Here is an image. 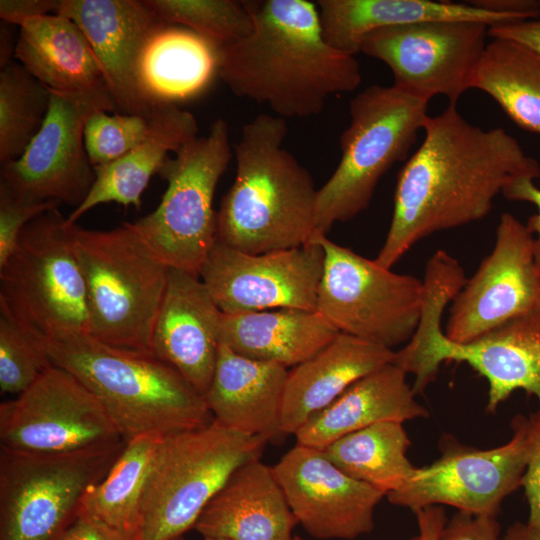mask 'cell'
<instances>
[{
	"label": "cell",
	"instance_id": "cell-1",
	"mask_svg": "<svg viewBox=\"0 0 540 540\" xmlns=\"http://www.w3.org/2000/svg\"><path fill=\"white\" fill-rule=\"evenodd\" d=\"M424 138L401 168L386 239L375 261L391 269L415 244L486 217L518 178L540 179V164L505 129L467 121L457 104L428 116Z\"/></svg>",
	"mask_w": 540,
	"mask_h": 540
},
{
	"label": "cell",
	"instance_id": "cell-2",
	"mask_svg": "<svg viewBox=\"0 0 540 540\" xmlns=\"http://www.w3.org/2000/svg\"><path fill=\"white\" fill-rule=\"evenodd\" d=\"M251 32L219 47L218 76L238 97L283 119L319 114L327 99L361 83L355 56L325 40L316 3L247 1Z\"/></svg>",
	"mask_w": 540,
	"mask_h": 540
},
{
	"label": "cell",
	"instance_id": "cell-3",
	"mask_svg": "<svg viewBox=\"0 0 540 540\" xmlns=\"http://www.w3.org/2000/svg\"><path fill=\"white\" fill-rule=\"evenodd\" d=\"M286 120L266 113L242 127L233 146L234 182L217 211V241L250 254L297 248L315 233L318 189L283 147Z\"/></svg>",
	"mask_w": 540,
	"mask_h": 540
},
{
	"label": "cell",
	"instance_id": "cell-4",
	"mask_svg": "<svg viewBox=\"0 0 540 540\" xmlns=\"http://www.w3.org/2000/svg\"><path fill=\"white\" fill-rule=\"evenodd\" d=\"M54 365L101 402L122 440L167 436L209 424L204 396L152 354L114 347L88 334L47 340Z\"/></svg>",
	"mask_w": 540,
	"mask_h": 540
},
{
	"label": "cell",
	"instance_id": "cell-5",
	"mask_svg": "<svg viewBox=\"0 0 540 540\" xmlns=\"http://www.w3.org/2000/svg\"><path fill=\"white\" fill-rule=\"evenodd\" d=\"M86 287L89 334L105 344L152 354V334L169 268L127 222L110 230L73 227Z\"/></svg>",
	"mask_w": 540,
	"mask_h": 540
},
{
	"label": "cell",
	"instance_id": "cell-6",
	"mask_svg": "<svg viewBox=\"0 0 540 540\" xmlns=\"http://www.w3.org/2000/svg\"><path fill=\"white\" fill-rule=\"evenodd\" d=\"M428 103L379 84L351 99L350 123L339 139L340 161L317 192L315 232L327 234L369 206L383 175L407 159L429 116Z\"/></svg>",
	"mask_w": 540,
	"mask_h": 540
},
{
	"label": "cell",
	"instance_id": "cell-7",
	"mask_svg": "<svg viewBox=\"0 0 540 540\" xmlns=\"http://www.w3.org/2000/svg\"><path fill=\"white\" fill-rule=\"evenodd\" d=\"M266 443L214 419L163 438L144 487L136 540H171L194 528L234 471L260 458Z\"/></svg>",
	"mask_w": 540,
	"mask_h": 540
},
{
	"label": "cell",
	"instance_id": "cell-8",
	"mask_svg": "<svg viewBox=\"0 0 540 540\" xmlns=\"http://www.w3.org/2000/svg\"><path fill=\"white\" fill-rule=\"evenodd\" d=\"M232 156L228 124L217 118L208 135L194 138L165 160L158 175L167 188L157 208L127 222L168 268L199 276L217 241L214 195Z\"/></svg>",
	"mask_w": 540,
	"mask_h": 540
},
{
	"label": "cell",
	"instance_id": "cell-9",
	"mask_svg": "<svg viewBox=\"0 0 540 540\" xmlns=\"http://www.w3.org/2000/svg\"><path fill=\"white\" fill-rule=\"evenodd\" d=\"M75 224L58 208L35 218L0 267V308L47 340L89 334L86 287L73 247Z\"/></svg>",
	"mask_w": 540,
	"mask_h": 540
},
{
	"label": "cell",
	"instance_id": "cell-10",
	"mask_svg": "<svg viewBox=\"0 0 540 540\" xmlns=\"http://www.w3.org/2000/svg\"><path fill=\"white\" fill-rule=\"evenodd\" d=\"M446 306L441 296L425 297L416 332L395 351L393 363L415 376L414 393L425 390L441 363L456 361L467 363L486 379L489 412L519 389L540 403V306L462 344L449 340L441 328Z\"/></svg>",
	"mask_w": 540,
	"mask_h": 540
},
{
	"label": "cell",
	"instance_id": "cell-11",
	"mask_svg": "<svg viewBox=\"0 0 540 540\" xmlns=\"http://www.w3.org/2000/svg\"><path fill=\"white\" fill-rule=\"evenodd\" d=\"M124 447L56 454L0 447V540H59Z\"/></svg>",
	"mask_w": 540,
	"mask_h": 540
},
{
	"label": "cell",
	"instance_id": "cell-12",
	"mask_svg": "<svg viewBox=\"0 0 540 540\" xmlns=\"http://www.w3.org/2000/svg\"><path fill=\"white\" fill-rule=\"evenodd\" d=\"M324 251L316 311L336 330L393 350L420 322L423 280L399 274L315 232Z\"/></svg>",
	"mask_w": 540,
	"mask_h": 540
},
{
	"label": "cell",
	"instance_id": "cell-13",
	"mask_svg": "<svg viewBox=\"0 0 540 540\" xmlns=\"http://www.w3.org/2000/svg\"><path fill=\"white\" fill-rule=\"evenodd\" d=\"M511 426L510 440L491 449L442 438L441 457L417 468L401 488L386 495L388 501L413 512L448 505L475 516L497 517L503 500L522 486L529 455V417L518 414Z\"/></svg>",
	"mask_w": 540,
	"mask_h": 540
},
{
	"label": "cell",
	"instance_id": "cell-14",
	"mask_svg": "<svg viewBox=\"0 0 540 540\" xmlns=\"http://www.w3.org/2000/svg\"><path fill=\"white\" fill-rule=\"evenodd\" d=\"M489 27L466 20L386 27L366 36L360 53L385 63L399 90L428 102L442 95L449 104H457L472 89Z\"/></svg>",
	"mask_w": 540,
	"mask_h": 540
},
{
	"label": "cell",
	"instance_id": "cell-15",
	"mask_svg": "<svg viewBox=\"0 0 540 540\" xmlns=\"http://www.w3.org/2000/svg\"><path fill=\"white\" fill-rule=\"evenodd\" d=\"M119 442L124 441L98 398L54 364L0 404L1 447L56 454Z\"/></svg>",
	"mask_w": 540,
	"mask_h": 540
},
{
	"label": "cell",
	"instance_id": "cell-16",
	"mask_svg": "<svg viewBox=\"0 0 540 540\" xmlns=\"http://www.w3.org/2000/svg\"><path fill=\"white\" fill-rule=\"evenodd\" d=\"M97 110L118 112L109 97L50 89L41 129L18 159L1 165V181L26 199L77 208L96 179L84 145V126Z\"/></svg>",
	"mask_w": 540,
	"mask_h": 540
},
{
	"label": "cell",
	"instance_id": "cell-17",
	"mask_svg": "<svg viewBox=\"0 0 540 540\" xmlns=\"http://www.w3.org/2000/svg\"><path fill=\"white\" fill-rule=\"evenodd\" d=\"M324 251L316 242L250 254L218 241L199 277L224 314L300 309L316 311Z\"/></svg>",
	"mask_w": 540,
	"mask_h": 540
},
{
	"label": "cell",
	"instance_id": "cell-18",
	"mask_svg": "<svg viewBox=\"0 0 540 540\" xmlns=\"http://www.w3.org/2000/svg\"><path fill=\"white\" fill-rule=\"evenodd\" d=\"M540 306L534 237L511 213L500 215L492 251L452 300L444 330L468 343Z\"/></svg>",
	"mask_w": 540,
	"mask_h": 540
},
{
	"label": "cell",
	"instance_id": "cell-19",
	"mask_svg": "<svg viewBox=\"0 0 540 540\" xmlns=\"http://www.w3.org/2000/svg\"><path fill=\"white\" fill-rule=\"evenodd\" d=\"M298 523L318 539H354L374 529L385 496L335 466L323 450L297 444L273 466Z\"/></svg>",
	"mask_w": 540,
	"mask_h": 540
},
{
	"label": "cell",
	"instance_id": "cell-20",
	"mask_svg": "<svg viewBox=\"0 0 540 540\" xmlns=\"http://www.w3.org/2000/svg\"><path fill=\"white\" fill-rule=\"evenodd\" d=\"M56 13L74 21L98 60L119 113L149 116L137 80L141 51L164 23L146 0H61Z\"/></svg>",
	"mask_w": 540,
	"mask_h": 540
},
{
	"label": "cell",
	"instance_id": "cell-21",
	"mask_svg": "<svg viewBox=\"0 0 540 540\" xmlns=\"http://www.w3.org/2000/svg\"><path fill=\"white\" fill-rule=\"evenodd\" d=\"M222 314L199 276L169 268L152 353L203 396L215 370Z\"/></svg>",
	"mask_w": 540,
	"mask_h": 540
},
{
	"label": "cell",
	"instance_id": "cell-22",
	"mask_svg": "<svg viewBox=\"0 0 540 540\" xmlns=\"http://www.w3.org/2000/svg\"><path fill=\"white\" fill-rule=\"evenodd\" d=\"M287 376L282 365L239 355L220 344L204 399L213 419L222 426L277 443L286 435L281 409Z\"/></svg>",
	"mask_w": 540,
	"mask_h": 540
},
{
	"label": "cell",
	"instance_id": "cell-23",
	"mask_svg": "<svg viewBox=\"0 0 540 540\" xmlns=\"http://www.w3.org/2000/svg\"><path fill=\"white\" fill-rule=\"evenodd\" d=\"M298 521L273 467L251 460L234 471L194 525L204 537L293 540Z\"/></svg>",
	"mask_w": 540,
	"mask_h": 540
},
{
	"label": "cell",
	"instance_id": "cell-24",
	"mask_svg": "<svg viewBox=\"0 0 540 540\" xmlns=\"http://www.w3.org/2000/svg\"><path fill=\"white\" fill-rule=\"evenodd\" d=\"M394 356L391 349L339 332L317 353L288 371L281 409L283 432L295 434L353 383L393 363Z\"/></svg>",
	"mask_w": 540,
	"mask_h": 540
},
{
	"label": "cell",
	"instance_id": "cell-25",
	"mask_svg": "<svg viewBox=\"0 0 540 540\" xmlns=\"http://www.w3.org/2000/svg\"><path fill=\"white\" fill-rule=\"evenodd\" d=\"M406 376L402 368L389 363L359 379L298 429L297 444L324 450L343 436L379 422L428 417Z\"/></svg>",
	"mask_w": 540,
	"mask_h": 540
},
{
	"label": "cell",
	"instance_id": "cell-26",
	"mask_svg": "<svg viewBox=\"0 0 540 540\" xmlns=\"http://www.w3.org/2000/svg\"><path fill=\"white\" fill-rule=\"evenodd\" d=\"M195 116L178 105L154 107L145 138L118 160L94 167L96 179L84 201L67 217L71 224L97 205L115 202L140 209L151 177L165 160L198 137Z\"/></svg>",
	"mask_w": 540,
	"mask_h": 540
},
{
	"label": "cell",
	"instance_id": "cell-27",
	"mask_svg": "<svg viewBox=\"0 0 540 540\" xmlns=\"http://www.w3.org/2000/svg\"><path fill=\"white\" fill-rule=\"evenodd\" d=\"M14 57L53 91L113 99L88 39L63 14L26 20L20 26Z\"/></svg>",
	"mask_w": 540,
	"mask_h": 540
},
{
	"label": "cell",
	"instance_id": "cell-28",
	"mask_svg": "<svg viewBox=\"0 0 540 540\" xmlns=\"http://www.w3.org/2000/svg\"><path fill=\"white\" fill-rule=\"evenodd\" d=\"M219 47L192 30L164 22L148 38L137 65L146 103L185 102L198 97L218 75Z\"/></svg>",
	"mask_w": 540,
	"mask_h": 540
},
{
	"label": "cell",
	"instance_id": "cell-29",
	"mask_svg": "<svg viewBox=\"0 0 540 540\" xmlns=\"http://www.w3.org/2000/svg\"><path fill=\"white\" fill-rule=\"evenodd\" d=\"M325 40L349 55L360 53L370 33L391 26L433 20L477 21L495 26L522 21L477 8L468 2L431 0H319L316 2Z\"/></svg>",
	"mask_w": 540,
	"mask_h": 540
},
{
	"label": "cell",
	"instance_id": "cell-30",
	"mask_svg": "<svg viewBox=\"0 0 540 540\" xmlns=\"http://www.w3.org/2000/svg\"><path fill=\"white\" fill-rule=\"evenodd\" d=\"M338 333L317 311L281 308L223 313L220 344L239 355L287 368L313 356Z\"/></svg>",
	"mask_w": 540,
	"mask_h": 540
},
{
	"label": "cell",
	"instance_id": "cell-31",
	"mask_svg": "<svg viewBox=\"0 0 540 540\" xmlns=\"http://www.w3.org/2000/svg\"><path fill=\"white\" fill-rule=\"evenodd\" d=\"M472 89L489 95L520 128L540 135V54L512 40L487 43Z\"/></svg>",
	"mask_w": 540,
	"mask_h": 540
},
{
	"label": "cell",
	"instance_id": "cell-32",
	"mask_svg": "<svg viewBox=\"0 0 540 540\" xmlns=\"http://www.w3.org/2000/svg\"><path fill=\"white\" fill-rule=\"evenodd\" d=\"M410 445L402 422L383 421L345 435L323 451L345 474L386 496L417 469L407 457Z\"/></svg>",
	"mask_w": 540,
	"mask_h": 540
},
{
	"label": "cell",
	"instance_id": "cell-33",
	"mask_svg": "<svg viewBox=\"0 0 540 540\" xmlns=\"http://www.w3.org/2000/svg\"><path fill=\"white\" fill-rule=\"evenodd\" d=\"M162 439L145 435L125 443L106 476L86 491L77 514L137 537L144 487Z\"/></svg>",
	"mask_w": 540,
	"mask_h": 540
},
{
	"label": "cell",
	"instance_id": "cell-34",
	"mask_svg": "<svg viewBox=\"0 0 540 540\" xmlns=\"http://www.w3.org/2000/svg\"><path fill=\"white\" fill-rule=\"evenodd\" d=\"M50 104V89L21 64L0 72V163L18 159L41 129Z\"/></svg>",
	"mask_w": 540,
	"mask_h": 540
},
{
	"label": "cell",
	"instance_id": "cell-35",
	"mask_svg": "<svg viewBox=\"0 0 540 540\" xmlns=\"http://www.w3.org/2000/svg\"><path fill=\"white\" fill-rule=\"evenodd\" d=\"M164 22L186 27L218 47L247 36L253 19L247 1L146 0Z\"/></svg>",
	"mask_w": 540,
	"mask_h": 540
},
{
	"label": "cell",
	"instance_id": "cell-36",
	"mask_svg": "<svg viewBox=\"0 0 540 540\" xmlns=\"http://www.w3.org/2000/svg\"><path fill=\"white\" fill-rule=\"evenodd\" d=\"M53 365L47 339L0 308V388L18 395Z\"/></svg>",
	"mask_w": 540,
	"mask_h": 540
},
{
	"label": "cell",
	"instance_id": "cell-37",
	"mask_svg": "<svg viewBox=\"0 0 540 540\" xmlns=\"http://www.w3.org/2000/svg\"><path fill=\"white\" fill-rule=\"evenodd\" d=\"M149 116L92 112L84 126V145L93 167L110 164L135 148L146 136Z\"/></svg>",
	"mask_w": 540,
	"mask_h": 540
},
{
	"label": "cell",
	"instance_id": "cell-38",
	"mask_svg": "<svg viewBox=\"0 0 540 540\" xmlns=\"http://www.w3.org/2000/svg\"><path fill=\"white\" fill-rule=\"evenodd\" d=\"M57 201L26 199L0 181V267L14 253L23 229L35 218L57 209Z\"/></svg>",
	"mask_w": 540,
	"mask_h": 540
},
{
	"label": "cell",
	"instance_id": "cell-39",
	"mask_svg": "<svg viewBox=\"0 0 540 540\" xmlns=\"http://www.w3.org/2000/svg\"><path fill=\"white\" fill-rule=\"evenodd\" d=\"M529 419L530 448L522 487L529 506L527 523L540 529V406Z\"/></svg>",
	"mask_w": 540,
	"mask_h": 540
},
{
	"label": "cell",
	"instance_id": "cell-40",
	"mask_svg": "<svg viewBox=\"0 0 540 540\" xmlns=\"http://www.w3.org/2000/svg\"><path fill=\"white\" fill-rule=\"evenodd\" d=\"M441 540H505L500 537L497 517L457 512L448 520Z\"/></svg>",
	"mask_w": 540,
	"mask_h": 540
},
{
	"label": "cell",
	"instance_id": "cell-41",
	"mask_svg": "<svg viewBox=\"0 0 540 540\" xmlns=\"http://www.w3.org/2000/svg\"><path fill=\"white\" fill-rule=\"evenodd\" d=\"M502 195L512 201H523L533 204L537 213L531 215L525 223L534 237V259L540 273V188L529 178H518L503 190Z\"/></svg>",
	"mask_w": 540,
	"mask_h": 540
},
{
	"label": "cell",
	"instance_id": "cell-42",
	"mask_svg": "<svg viewBox=\"0 0 540 540\" xmlns=\"http://www.w3.org/2000/svg\"><path fill=\"white\" fill-rule=\"evenodd\" d=\"M59 540H136V537L88 516L77 514Z\"/></svg>",
	"mask_w": 540,
	"mask_h": 540
},
{
	"label": "cell",
	"instance_id": "cell-43",
	"mask_svg": "<svg viewBox=\"0 0 540 540\" xmlns=\"http://www.w3.org/2000/svg\"><path fill=\"white\" fill-rule=\"evenodd\" d=\"M61 0H1L0 18L19 27L28 19L54 14Z\"/></svg>",
	"mask_w": 540,
	"mask_h": 540
},
{
	"label": "cell",
	"instance_id": "cell-44",
	"mask_svg": "<svg viewBox=\"0 0 540 540\" xmlns=\"http://www.w3.org/2000/svg\"><path fill=\"white\" fill-rule=\"evenodd\" d=\"M489 36L515 41L540 54V18L491 26Z\"/></svg>",
	"mask_w": 540,
	"mask_h": 540
},
{
	"label": "cell",
	"instance_id": "cell-45",
	"mask_svg": "<svg viewBox=\"0 0 540 540\" xmlns=\"http://www.w3.org/2000/svg\"><path fill=\"white\" fill-rule=\"evenodd\" d=\"M466 2L480 9L511 15L520 20L540 18L539 0H472Z\"/></svg>",
	"mask_w": 540,
	"mask_h": 540
},
{
	"label": "cell",
	"instance_id": "cell-46",
	"mask_svg": "<svg viewBox=\"0 0 540 540\" xmlns=\"http://www.w3.org/2000/svg\"><path fill=\"white\" fill-rule=\"evenodd\" d=\"M419 528L420 540H441L447 522L444 508L440 505L428 506L414 512Z\"/></svg>",
	"mask_w": 540,
	"mask_h": 540
},
{
	"label": "cell",
	"instance_id": "cell-47",
	"mask_svg": "<svg viewBox=\"0 0 540 540\" xmlns=\"http://www.w3.org/2000/svg\"><path fill=\"white\" fill-rule=\"evenodd\" d=\"M505 540H540V529L529 525L527 522H515L508 527Z\"/></svg>",
	"mask_w": 540,
	"mask_h": 540
},
{
	"label": "cell",
	"instance_id": "cell-48",
	"mask_svg": "<svg viewBox=\"0 0 540 540\" xmlns=\"http://www.w3.org/2000/svg\"><path fill=\"white\" fill-rule=\"evenodd\" d=\"M9 40V35L6 29H1V53H0V66L1 69L12 62L11 57L14 56L15 48H13Z\"/></svg>",
	"mask_w": 540,
	"mask_h": 540
},
{
	"label": "cell",
	"instance_id": "cell-49",
	"mask_svg": "<svg viewBox=\"0 0 540 540\" xmlns=\"http://www.w3.org/2000/svg\"><path fill=\"white\" fill-rule=\"evenodd\" d=\"M204 540H227L224 538H216V537H204Z\"/></svg>",
	"mask_w": 540,
	"mask_h": 540
},
{
	"label": "cell",
	"instance_id": "cell-50",
	"mask_svg": "<svg viewBox=\"0 0 540 540\" xmlns=\"http://www.w3.org/2000/svg\"><path fill=\"white\" fill-rule=\"evenodd\" d=\"M410 540H420V537H419V535H418V536H416V537L411 538Z\"/></svg>",
	"mask_w": 540,
	"mask_h": 540
},
{
	"label": "cell",
	"instance_id": "cell-51",
	"mask_svg": "<svg viewBox=\"0 0 540 540\" xmlns=\"http://www.w3.org/2000/svg\"><path fill=\"white\" fill-rule=\"evenodd\" d=\"M293 540H303V539L298 537V536H295V537H293Z\"/></svg>",
	"mask_w": 540,
	"mask_h": 540
},
{
	"label": "cell",
	"instance_id": "cell-52",
	"mask_svg": "<svg viewBox=\"0 0 540 540\" xmlns=\"http://www.w3.org/2000/svg\"><path fill=\"white\" fill-rule=\"evenodd\" d=\"M171 540H183L182 536L181 537H176V538H173Z\"/></svg>",
	"mask_w": 540,
	"mask_h": 540
},
{
	"label": "cell",
	"instance_id": "cell-53",
	"mask_svg": "<svg viewBox=\"0 0 540 540\" xmlns=\"http://www.w3.org/2000/svg\"><path fill=\"white\" fill-rule=\"evenodd\" d=\"M539 4H540V0H539Z\"/></svg>",
	"mask_w": 540,
	"mask_h": 540
}]
</instances>
